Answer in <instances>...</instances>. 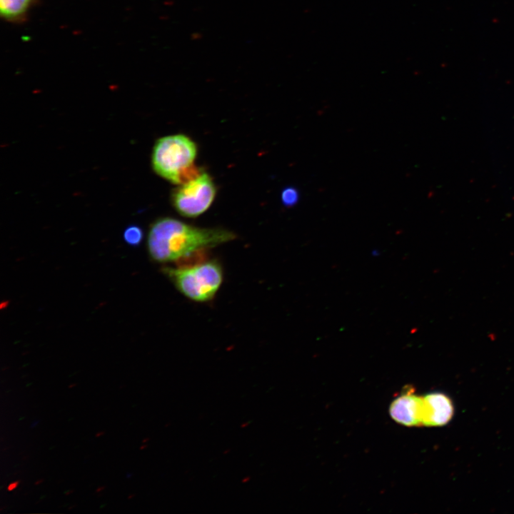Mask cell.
I'll return each mask as SVG.
<instances>
[{"instance_id": "1", "label": "cell", "mask_w": 514, "mask_h": 514, "mask_svg": "<svg viewBox=\"0 0 514 514\" xmlns=\"http://www.w3.org/2000/svg\"><path fill=\"white\" fill-rule=\"evenodd\" d=\"M237 238L222 228H201L169 217L157 219L150 227L147 248L159 263H178L196 253L210 250Z\"/></svg>"}, {"instance_id": "10", "label": "cell", "mask_w": 514, "mask_h": 514, "mask_svg": "<svg viewBox=\"0 0 514 514\" xmlns=\"http://www.w3.org/2000/svg\"><path fill=\"white\" fill-rule=\"evenodd\" d=\"M19 484V480H16V481H14V482H13V483H11L8 485L7 490H8L9 491H12V490H15V489L18 487Z\"/></svg>"}, {"instance_id": "17", "label": "cell", "mask_w": 514, "mask_h": 514, "mask_svg": "<svg viewBox=\"0 0 514 514\" xmlns=\"http://www.w3.org/2000/svg\"><path fill=\"white\" fill-rule=\"evenodd\" d=\"M146 447H147L146 445H142L140 447V450H143V449H145Z\"/></svg>"}, {"instance_id": "16", "label": "cell", "mask_w": 514, "mask_h": 514, "mask_svg": "<svg viewBox=\"0 0 514 514\" xmlns=\"http://www.w3.org/2000/svg\"><path fill=\"white\" fill-rule=\"evenodd\" d=\"M134 496H135V494H130V495L128 496V500H131V499L133 498Z\"/></svg>"}, {"instance_id": "11", "label": "cell", "mask_w": 514, "mask_h": 514, "mask_svg": "<svg viewBox=\"0 0 514 514\" xmlns=\"http://www.w3.org/2000/svg\"><path fill=\"white\" fill-rule=\"evenodd\" d=\"M104 434H105V431H99L96 433V437L99 438V437L104 435Z\"/></svg>"}, {"instance_id": "20", "label": "cell", "mask_w": 514, "mask_h": 514, "mask_svg": "<svg viewBox=\"0 0 514 514\" xmlns=\"http://www.w3.org/2000/svg\"><path fill=\"white\" fill-rule=\"evenodd\" d=\"M75 507H76V505H71V506L69 507V509L70 510V509H72L73 508H75Z\"/></svg>"}, {"instance_id": "18", "label": "cell", "mask_w": 514, "mask_h": 514, "mask_svg": "<svg viewBox=\"0 0 514 514\" xmlns=\"http://www.w3.org/2000/svg\"><path fill=\"white\" fill-rule=\"evenodd\" d=\"M148 440H149V438H144V439L142 440V443H146V442H147V441H148Z\"/></svg>"}, {"instance_id": "14", "label": "cell", "mask_w": 514, "mask_h": 514, "mask_svg": "<svg viewBox=\"0 0 514 514\" xmlns=\"http://www.w3.org/2000/svg\"><path fill=\"white\" fill-rule=\"evenodd\" d=\"M74 493V490H67L65 494L66 495H70L71 493Z\"/></svg>"}, {"instance_id": "6", "label": "cell", "mask_w": 514, "mask_h": 514, "mask_svg": "<svg viewBox=\"0 0 514 514\" xmlns=\"http://www.w3.org/2000/svg\"><path fill=\"white\" fill-rule=\"evenodd\" d=\"M423 398V425L440 426L452 418L454 408L451 400L442 393H430Z\"/></svg>"}, {"instance_id": "7", "label": "cell", "mask_w": 514, "mask_h": 514, "mask_svg": "<svg viewBox=\"0 0 514 514\" xmlns=\"http://www.w3.org/2000/svg\"><path fill=\"white\" fill-rule=\"evenodd\" d=\"M34 0H0V12L2 17L14 21L24 16Z\"/></svg>"}, {"instance_id": "15", "label": "cell", "mask_w": 514, "mask_h": 514, "mask_svg": "<svg viewBox=\"0 0 514 514\" xmlns=\"http://www.w3.org/2000/svg\"><path fill=\"white\" fill-rule=\"evenodd\" d=\"M76 383H71V384H70V385L69 386V388H72L76 387Z\"/></svg>"}, {"instance_id": "3", "label": "cell", "mask_w": 514, "mask_h": 514, "mask_svg": "<svg viewBox=\"0 0 514 514\" xmlns=\"http://www.w3.org/2000/svg\"><path fill=\"white\" fill-rule=\"evenodd\" d=\"M197 146L183 134L162 137L156 142L151 157L154 171L163 178L178 184L183 171L194 164Z\"/></svg>"}, {"instance_id": "13", "label": "cell", "mask_w": 514, "mask_h": 514, "mask_svg": "<svg viewBox=\"0 0 514 514\" xmlns=\"http://www.w3.org/2000/svg\"><path fill=\"white\" fill-rule=\"evenodd\" d=\"M44 482V479H39L37 481L35 482V485H39V484L42 483Z\"/></svg>"}, {"instance_id": "2", "label": "cell", "mask_w": 514, "mask_h": 514, "mask_svg": "<svg viewBox=\"0 0 514 514\" xmlns=\"http://www.w3.org/2000/svg\"><path fill=\"white\" fill-rule=\"evenodd\" d=\"M162 272L181 293L198 303L211 301L223 279L222 266L216 259L188 266H164Z\"/></svg>"}, {"instance_id": "19", "label": "cell", "mask_w": 514, "mask_h": 514, "mask_svg": "<svg viewBox=\"0 0 514 514\" xmlns=\"http://www.w3.org/2000/svg\"><path fill=\"white\" fill-rule=\"evenodd\" d=\"M249 479H250V478H244L243 482H247Z\"/></svg>"}, {"instance_id": "5", "label": "cell", "mask_w": 514, "mask_h": 514, "mask_svg": "<svg viewBox=\"0 0 514 514\" xmlns=\"http://www.w3.org/2000/svg\"><path fill=\"white\" fill-rule=\"evenodd\" d=\"M391 418L406 426H422L423 398L413 393L410 388L395 398L389 408Z\"/></svg>"}, {"instance_id": "4", "label": "cell", "mask_w": 514, "mask_h": 514, "mask_svg": "<svg viewBox=\"0 0 514 514\" xmlns=\"http://www.w3.org/2000/svg\"><path fill=\"white\" fill-rule=\"evenodd\" d=\"M216 194V185L207 173L176 188L171 193V203L181 216L196 218L212 204Z\"/></svg>"}, {"instance_id": "9", "label": "cell", "mask_w": 514, "mask_h": 514, "mask_svg": "<svg viewBox=\"0 0 514 514\" xmlns=\"http://www.w3.org/2000/svg\"><path fill=\"white\" fill-rule=\"evenodd\" d=\"M281 198L285 206L291 207L297 203L299 198V193L296 188L287 187L283 190Z\"/></svg>"}, {"instance_id": "8", "label": "cell", "mask_w": 514, "mask_h": 514, "mask_svg": "<svg viewBox=\"0 0 514 514\" xmlns=\"http://www.w3.org/2000/svg\"><path fill=\"white\" fill-rule=\"evenodd\" d=\"M143 233L142 229L136 225L128 226L124 232V239L129 245L133 246H138L143 239Z\"/></svg>"}, {"instance_id": "12", "label": "cell", "mask_w": 514, "mask_h": 514, "mask_svg": "<svg viewBox=\"0 0 514 514\" xmlns=\"http://www.w3.org/2000/svg\"><path fill=\"white\" fill-rule=\"evenodd\" d=\"M104 489H105V487H104V486H101V487H99V488L96 490V493H99V492H101V491H103Z\"/></svg>"}]
</instances>
